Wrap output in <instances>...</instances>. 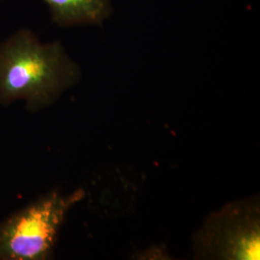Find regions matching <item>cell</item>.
I'll use <instances>...</instances> for the list:
<instances>
[{"mask_svg":"<svg viewBox=\"0 0 260 260\" xmlns=\"http://www.w3.org/2000/svg\"><path fill=\"white\" fill-rule=\"evenodd\" d=\"M78 65L59 42L42 43L22 28L0 43V104L22 102L28 111L47 108L80 80Z\"/></svg>","mask_w":260,"mask_h":260,"instance_id":"1","label":"cell"},{"mask_svg":"<svg viewBox=\"0 0 260 260\" xmlns=\"http://www.w3.org/2000/svg\"><path fill=\"white\" fill-rule=\"evenodd\" d=\"M85 196L51 191L0 223V260H46L55 248L70 210Z\"/></svg>","mask_w":260,"mask_h":260,"instance_id":"2","label":"cell"},{"mask_svg":"<svg viewBox=\"0 0 260 260\" xmlns=\"http://www.w3.org/2000/svg\"><path fill=\"white\" fill-rule=\"evenodd\" d=\"M202 240L210 254L225 259H259L258 211L233 205L209 220Z\"/></svg>","mask_w":260,"mask_h":260,"instance_id":"3","label":"cell"},{"mask_svg":"<svg viewBox=\"0 0 260 260\" xmlns=\"http://www.w3.org/2000/svg\"><path fill=\"white\" fill-rule=\"evenodd\" d=\"M50 10L51 19L57 25L100 24L109 14L111 0H43Z\"/></svg>","mask_w":260,"mask_h":260,"instance_id":"4","label":"cell"}]
</instances>
